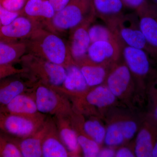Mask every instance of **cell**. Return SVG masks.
I'll return each instance as SVG.
<instances>
[{
    "label": "cell",
    "mask_w": 157,
    "mask_h": 157,
    "mask_svg": "<svg viewBox=\"0 0 157 157\" xmlns=\"http://www.w3.org/2000/svg\"><path fill=\"white\" fill-rule=\"evenodd\" d=\"M27 52L56 64L67 68L76 64L73 59L69 44L58 35L39 26L32 34L24 39Z\"/></svg>",
    "instance_id": "6da1fadb"
},
{
    "label": "cell",
    "mask_w": 157,
    "mask_h": 157,
    "mask_svg": "<svg viewBox=\"0 0 157 157\" xmlns=\"http://www.w3.org/2000/svg\"><path fill=\"white\" fill-rule=\"evenodd\" d=\"M20 63L26 74L36 81L57 90L63 86L67 69L33 54L27 52Z\"/></svg>",
    "instance_id": "7a4b0ae2"
},
{
    "label": "cell",
    "mask_w": 157,
    "mask_h": 157,
    "mask_svg": "<svg viewBox=\"0 0 157 157\" xmlns=\"http://www.w3.org/2000/svg\"><path fill=\"white\" fill-rule=\"evenodd\" d=\"M96 17L93 12L90 0H70L61 11L43 23L47 29L56 34L71 30L85 21Z\"/></svg>",
    "instance_id": "3957f363"
},
{
    "label": "cell",
    "mask_w": 157,
    "mask_h": 157,
    "mask_svg": "<svg viewBox=\"0 0 157 157\" xmlns=\"http://www.w3.org/2000/svg\"><path fill=\"white\" fill-rule=\"evenodd\" d=\"M47 118L41 113L27 116L0 113V134L9 139H23L36 133Z\"/></svg>",
    "instance_id": "277c9868"
},
{
    "label": "cell",
    "mask_w": 157,
    "mask_h": 157,
    "mask_svg": "<svg viewBox=\"0 0 157 157\" xmlns=\"http://www.w3.org/2000/svg\"><path fill=\"white\" fill-rule=\"evenodd\" d=\"M38 111L45 115L68 116L70 104L63 93L38 82L34 90Z\"/></svg>",
    "instance_id": "5b68a950"
},
{
    "label": "cell",
    "mask_w": 157,
    "mask_h": 157,
    "mask_svg": "<svg viewBox=\"0 0 157 157\" xmlns=\"http://www.w3.org/2000/svg\"><path fill=\"white\" fill-rule=\"evenodd\" d=\"M113 33L123 45L145 51L152 57L151 50L144 36L136 12L124 14L118 23Z\"/></svg>",
    "instance_id": "8992f818"
},
{
    "label": "cell",
    "mask_w": 157,
    "mask_h": 157,
    "mask_svg": "<svg viewBox=\"0 0 157 157\" xmlns=\"http://www.w3.org/2000/svg\"><path fill=\"white\" fill-rule=\"evenodd\" d=\"M139 26L152 53V58L157 59V6L148 2L135 11Z\"/></svg>",
    "instance_id": "52a82bcc"
},
{
    "label": "cell",
    "mask_w": 157,
    "mask_h": 157,
    "mask_svg": "<svg viewBox=\"0 0 157 157\" xmlns=\"http://www.w3.org/2000/svg\"><path fill=\"white\" fill-rule=\"evenodd\" d=\"M38 82L26 73L17 74L0 80V107L22 93L33 90Z\"/></svg>",
    "instance_id": "ba28073f"
},
{
    "label": "cell",
    "mask_w": 157,
    "mask_h": 157,
    "mask_svg": "<svg viewBox=\"0 0 157 157\" xmlns=\"http://www.w3.org/2000/svg\"><path fill=\"white\" fill-rule=\"evenodd\" d=\"M96 17L102 20L113 32L124 15L125 6L121 0H90Z\"/></svg>",
    "instance_id": "9c48e42d"
},
{
    "label": "cell",
    "mask_w": 157,
    "mask_h": 157,
    "mask_svg": "<svg viewBox=\"0 0 157 157\" xmlns=\"http://www.w3.org/2000/svg\"><path fill=\"white\" fill-rule=\"evenodd\" d=\"M122 46L116 42L99 41L92 42L87 57L94 63L106 66L114 64L122 56Z\"/></svg>",
    "instance_id": "30bf717a"
},
{
    "label": "cell",
    "mask_w": 157,
    "mask_h": 157,
    "mask_svg": "<svg viewBox=\"0 0 157 157\" xmlns=\"http://www.w3.org/2000/svg\"><path fill=\"white\" fill-rule=\"evenodd\" d=\"M40 23L26 16H19L12 22L0 27V41L15 42L28 38Z\"/></svg>",
    "instance_id": "8fae6325"
},
{
    "label": "cell",
    "mask_w": 157,
    "mask_h": 157,
    "mask_svg": "<svg viewBox=\"0 0 157 157\" xmlns=\"http://www.w3.org/2000/svg\"><path fill=\"white\" fill-rule=\"evenodd\" d=\"M122 56L132 74L138 78H145L151 73L150 56L145 51L124 45Z\"/></svg>",
    "instance_id": "7c38bea8"
},
{
    "label": "cell",
    "mask_w": 157,
    "mask_h": 157,
    "mask_svg": "<svg viewBox=\"0 0 157 157\" xmlns=\"http://www.w3.org/2000/svg\"><path fill=\"white\" fill-rule=\"evenodd\" d=\"M95 18H90L70 30L69 45L71 54L76 64L87 56L88 50L91 43L89 28Z\"/></svg>",
    "instance_id": "4fadbf2b"
},
{
    "label": "cell",
    "mask_w": 157,
    "mask_h": 157,
    "mask_svg": "<svg viewBox=\"0 0 157 157\" xmlns=\"http://www.w3.org/2000/svg\"><path fill=\"white\" fill-rule=\"evenodd\" d=\"M52 119L47 117L44 124L33 135L23 139L10 140L18 147L22 157H42V141Z\"/></svg>",
    "instance_id": "5bb4252c"
},
{
    "label": "cell",
    "mask_w": 157,
    "mask_h": 157,
    "mask_svg": "<svg viewBox=\"0 0 157 157\" xmlns=\"http://www.w3.org/2000/svg\"><path fill=\"white\" fill-rule=\"evenodd\" d=\"M0 113L33 116L39 114L34 97V90L20 94L8 104L0 107Z\"/></svg>",
    "instance_id": "9a60e30c"
},
{
    "label": "cell",
    "mask_w": 157,
    "mask_h": 157,
    "mask_svg": "<svg viewBox=\"0 0 157 157\" xmlns=\"http://www.w3.org/2000/svg\"><path fill=\"white\" fill-rule=\"evenodd\" d=\"M42 153L43 157L70 156L61 140L53 118L42 141Z\"/></svg>",
    "instance_id": "2e32d148"
},
{
    "label": "cell",
    "mask_w": 157,
    "mask_h": 157,
    "mask_svg": "<svg viewBox=\"0 0 157 157\" xmlns=\"http://www.w3.org/2000/svg\"><path fill=\"white\" fill-rule=\"evenodd\" d=\"M132 74L125 63L114 65L107 75V86L116 97L123 94L128 87Z\"/></svg>",
    "instance_id": "e0dca14e"
},
{
    "label": "cell",
    "mask_w": 157,
    "mask_h": 157,
    "mask_svg": "<svg viewBox=\"0 0 157 157\" xmlns=\"http://www.w3.org/2000/svg\"><path fill=\"white\" fill-rule=\"evenodd\" d=\"M68 116H58L53 117L57 129L61 140L68 150L70 156H77L79 147L76 131L70 125Z\"/></svg>",
    "instance_id": "ac0fdd59"
},
{
    "label": "cell",
    "mask_w": 157,
    "mask_h": 157,
    "mask_svg": "<svg viewBox=\"0 0 157 157\" xmlns=\"http://www.w3.org/2000/svg\"><path fill=\"white\" fill-rule=\"evenodd\" d=\"M88 87L79 67L73 65L67 68V75L63 86L57 90L64 94L69 93L81 94Z\"/></svg>",
    "instance_id": "d6986e66"
},
{
    "label": "cell",
    "mask_w": 157,
    "mask_h": 157,
    "mask_svg": "<svg viewBox=\"0 0 157 157\" xmlns=\"http://www.w3.org/2000/svg\"><path fill=\"white\" fill-rule=\"evenodd\" d=\"M76 65L80 68L88 86L100 85L108 75L106 66L94 63L87 56L77 62Z\"/></svg>",
    "instance_id": "ffe728a7"
},
{
    "label": "cell",
    "mask_w": 157,
    "mask_h": 157,
    "mask_svg": "<svg viewBox=\"0 0 157 157\" xmlns=\"http://www.w3.org/2000/svg\"><path fill=\"white\" fill-rule=\"evenodd\" d=\"M27 52L26 45L23 40L0 41V65H13L19 62Z\"/></svg>",
    "instance_id": "44dd1931"
},
{
    "label": "cell",
    "mask_w": 157,
    "mask_h": 157,
    "mask_svg": "<svg viewBox=\"0 0 157 157\" xmlns=\"http://www.w3.org/2000/svg\"><path fill=\"white\" fill-rule=\"evenodd\" d=\"M26 17L39 22V20H44V23L50 20L56 11L48 0H29L24 8Z\"/></svg>",
    "instance_id": "7402d4cb"
},
{
    "label": "cell",
    "mask_w": 157,
    "mask_h": 157,
    "mask_svg": "<svg viewBox=\"0 0 157 157\" xmlns=\"http://www.w3.org/2000/svg\"><path fill=\"white\" fill-rule=\"evenodd\" d=\"M116 99V97L105 86H98L88 93L86 97L88 104L101 108L112 105Z\"/></svg>",
    "instance_id": "603a6c76"
},
{
    "label": "cell",
    "mask_w": 157,
    "mask_h": 157,
    "mask_svg": "<svg viewBox=\"0 0 157 157\" xmlns=\"http://www.w3.org/2000/svg\"><path fill=\"white\" fill-rule=\"evenodd\" d=\"M154 144L151 131L146 128L141 129L136 138L135 155L137 157H151Z\"/></svg>",
    "instance_id": "cb8c5ba5"
},
{
    "label": "cell",
    "mask_w": 157,
    "mask_h": 157,
    "mask_svg": "<svg viewBox=\"0 0 157 157\" xmlns=\"http://www.w3.org/2000/svg\"><path fill=\"white\" fill-rule=\"evenodd\" d=\"M91 42L99 41L116 42L123 46L121 43L116 34L107 25L97 24L91 25L88 30Z\"/></svg>",
    "instance_id": "d4e9b609"
},
{
    "label": "cell",
    "mask_w": 157,
    "mask_h": 157,
    "mask_svg": "<svg viewBox=\"0 0 157 157\" xmlns=\"http://www.w3.org/2000/svg\"><path fill=\"white\" fill-rule=\"evenodd\" d=\"M83 130L86 135L99 144L104 141L106 130L98 121H86L83 124Z\"/></svg>",
    "instance_id": "484cf974"
},
{
    "label": "cell",
    "mask_w": 157,
    "mask_h": 157,
    "mask_svg": "<svg viewBox=\"0 0 157 157\" xmlns=\"http://www.w3.org/2000/svg\"><path fill=\"white\" fill-rule=\"evenodd\" d=\"M77 135L78 145L82 151L83 156L85 157H98L100 151L99 144L86 135Z\"/></svg>",
    "instance_id": "4316f807"
},
{
    "label": "cell",
    "mask_w": 157,
    "mask_h": 157,
    "mask_svg": "<svg viewBox=\"0 0 157 157\" xmlns=\"http://www.w3.org/2000/svg\"><path fill=\"white\" fill-rule=\"evenodd\" d=\"M124 137L118 123L111 124L106 130L104 141L108 146H116L123 143Z\"/></svg>",
    "instance_id": "83f0119b"
},
{
    "label": "cell",
    "mask_w": 157,
    "mask_h": 157,
    "mask_svg": "<svg viewBox=\"0 0 157 157\" xmlns=\"http://www.w3.org/2000/svg\"><path fill=\"white\" fill-rule=\"evenodd\" d=\"M0 157H22L18 147L2 134H0Z\"/></svg>",
    "instance_id": "f1b7e54d"
},
{
    "label": "cell",
    "mask_w": 157,
    "mask_h": 157,
    "mask_svg": "<svg viewBox=\"0 0 157 157\" xmlns=\"http://www.w3.org/2000/svg\"><path fill=\"white\" fill-rule=\"evenodd\" d=\"M125 139L130 140L135 136L137 131V124L132 121H125L119 122Z\"/></svg>",
    "instance_id": "f546056e"
},
{
    "label": "cell",
    "mask_w": 157,
    "mask_h": 157,
    "mask_svg": "<svg viewBox=\"0 0 157 157\" xmlns=\"http://www.w3.org/2000/svg\"><path fill=\"white\" fill-rule=\"evenodd\" d=\"M26 73L24 68H16L13 65H0V80L9 76Z\"/></svg>",
    "instance_id": "4dcf8cb0"
},
{
    "label": "cell",
    "mask_w": 157,
    "mask_h": 157,
    "mask_svg": "<svg viewBox=\"0 0 157 157\" xmlns=\"http://www.w3.org/2000/svg\"><path fill=\"white\" fill-rule=\"evenodd\" d=\"M20 15L19 12H12L6 9L0 2V20L2 25L9 24Z\"/></svg>",
    "instance_id": "1f68e13d"
},
{
    "label": "cell",
    "mask_w": 157,
    "mask_h": 157,
    "mask_svg": "<svg viewBox=\"0 0 157 157\" xmlns=\"http://www.w3.org/2000/svg\"><path fill=\"white\" fill-rule=\"evenodd\" d=\"M0 2L6 9L15 12H19L25 3V0H0Z\"/></svg>",
    "instance_id": "d6a6232c"
},
{
    "label": "cell",
    "mask_w": 157,
    "mask_h": 157,
    "mask_svg": "<svg viewBox=\"0 0 157 157\" xmlns=\"http://www.w3.org/2000/svg\"><path fill=\"white\" fill-rule=\"evenodd\" d=\"M125 7L134 9L135 11L145 5L149 0H121Z\"/></svg>",
    "instance_id": "836d02e7"
},
{
    "label": "cell",
    "mask_w": 157,
    "mask_h": 157,
    "mask_svg": "<svg viewBox=\"0 0 157 157\" xmlns=\"http://www.w3.org/2000/svg\"><path fill=\"white\" fill-rule=\"evenodd\" d=\"M53 7L56 12L64 8L70 0H48Z\"/></svg>",
    "instance_id": "e575fe53"
},
{
    "label": "cell",
    "mask_w": 157,
    "mask_h": 157,
    "mask_svg": "<svg viewBox=\"0 0 157 157\" xmlns=\"http://www.w3.org/2000/svg\"><path fill=\"white\" fill-rule=\"evenodd\" d=\"M135 155V154L127 147H122L115 152V157H134Z\"/></svg>",
    "instance_id": "d590c367"
},
{
    "label": "cell",
    "mask_w": 157,
    "mask_h": 157,
    "mask_svg": "<svg viewBox=\"0 0 157 157\" xmlns=\"http://www.w3.org/2000/svg\"><path fill=\"white\" fill-rule=\"evenodd\" d=\"M115 152L112 148H104L100 150L98 157H113L115 156Z\"/></svg>",
    "instance_id": "8d00e7d4"
},
{
    "label": "cell",
    "mask_w": 157,
    "mask_h": 157,
    "mask_svg": "<svg viewBox=\"0 0 157 157\" xmlns=\"http://www.w3.org/2000/svg\"><path fill=\"white\" fill-rule=\"evenodd\" d=\"M151 157H157V141L154 143L151 152Z\"/></svg>",
    "instance_id": "74e56055"
},
{
    "label": "cell",
    "mask_w": 157,
    "mask_h": 157,
    "mask_svg": "<svg viewBox=\"0 0 157 157\" xmlns=\"http://www.w3.org/2000/svg\"><path fill=\"white\" fill-rule=\"evenodd\" d=\"M153 116L155 119L157 121V98H156L153 109Z\"/></svg>",
    "instance_id": "f35d334b"
},
{
    "label": "cell",
    "mask_w": 157,
    "mask_h": 157,
    "mask_svg": "<svg viewBox=\"0 0 157 157\" xmlns=\"http://www.w3.org/2000/svg\"><path fill=\"white\" fill-rule=\"evenodd\" d=\"M149 1L157 6V0H149Z\"/></svg>",
    "instance_id": "ab89813d"
},
{
    "label": "cell",
    "mask_w": 157,
    "mask_h": 157,
    "mask_svg": "<svg viewBox=\"0 0 157 157\" xmlns=\"http://www.w3.org/2000/svg\"><path fill=\"white\" fill-rule=\"evenodd\" d=\"M2 22H1V20H0V27H1V26H2Z\"/></svg>",
    "instance_id": "60d3db41"
}]
</instances>
